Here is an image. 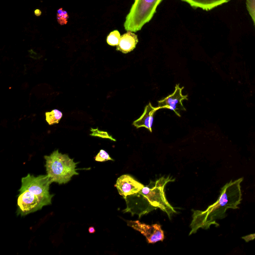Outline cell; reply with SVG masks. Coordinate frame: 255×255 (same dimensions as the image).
<instances>
[{
    "instance_id": "4fadbf2b",
    "label": "cell",
    "mask_w": 255,
    "mask_h": 255,
    "mask_svg": "<svg viewBox=\"0 0 255 255\" xmlns=\"http://www.w3.org/2000/svg\"><path fill=\"white\" fill-rule=\"evenodd\" d=\"M121 35L119 31L115 30L111 32L107 37V42L111 46H117L120 42Z\"/></svg>"
},
{
    "instance_id": "6da1fadb",
    "label": "cell",
    "mask_w": 255,
    "mask_h": 255,
    "mask_svg": "<svg viewBox=\"0 0 255 255\" xmlns=\"http://www.w3.org/2000/svg\"><path fill=\"white\" fill-rule=\"evenodd\" d=\"M243 180V178H240L226 184L222 188L217 201L205 211H193L189 235L200 228L207 229L212 225L218 226L216 220L225 218L227 209L238 208L242 200L241 183Z\"/></svg>"
},
{
    "instance_id": "ba28073f",
    "label": "cell",
    "mask_w": 255,
    "mask_h": 255,
    "mask_svg": "<svg viewBox=\"0 0 255 255\" xmlns=\"http://www.w3.org/2000/svg\"><path fill=\"white\" fill-rule=\"evenodd\" d=\"M115 186L119 193L124 198L138 193L144 186L142 184L128 174H124L119 177Z\"/></svg>"
},
{
    "instance_id": "e0dca14e",
    "label": "cell",
    "mask_w": 255,
    "mask_h": 255,
    "mask_svg": "<svg viewBox=\"0 0 255 255\" xmlns=\"http://www.w3.org/2000/svg\"><path fill=\"white\" fill-rule=\"evenodd\" d=\"M95 160L97 161H105L107 160H113L109 154L104 150L101 149L97 155L95 157Z\"/></svg>"
},
{
    "instance_id": "30bf717a",
    "label": "cell",
    "mask_w": 255,
    "mask_h": 255,
    "mask_svg": "<svg viewBox=\"0 0 255 255\" xmlns=\"http://www.w3.org/2000/svg\"><path fill=\"white\" fill-rule=\"evenodd\" d=\"M138 41L137 35L133 32L127 31L121 36L116 49L123 53H128L135 48Z\"/></svg>"
},
{
    "instance_id": "5b68a950",
    "label": "cell",
    "mask_w": 255,
    "mask_h": 255,
    "mask_svg": "<svg viewBox=\"0 0 255 255\" xmlns=\"http://www.w3.org/2000/svg\"><path fill=\"white\" fill-rule=\"evenodd\" d=\"M162 0H134L124 22L127 31L136 32L148 22Z\"/></svg>"
},
{
    "instance_id": "277c9868",
    "label": "cell",
    "mask_w": 255,
    "mask_h": 255,
    "mask_svg": "<svg viewBox=\"0 0 255 255\" xmlns=\"http://www.w3.org/2000/svg\"><path fill=\"white\" fill-rule=\"evenodd\" d=\"M44 158L47 173L52 182L65 184L73 176L79 174L76 172L77 163L67 154L60 153L58 150L54 151L50 155L44 156Z\"/></svg>"
},
{
    "instance_id": "8fae6325",
    "label": "cell",
    "mask_w": 255,
    "mask_h": 255,
    "mask_svg": "<svg viewBox=\"0 0 255 255\" xmlns=\"http://www.w3.org/2000/svg\"><path fill=\"white\" fill-rule=\"evenodd\" d=\"M194 8L210 10L218 6L228 2L230 0H181Z\"/></svg>"
},
{
    "instance_id": "7c38bea8",
    "label": "cell",
    "mask_w": 255,
    "mask_h": 255,
    "mask_svg": "<svg viewBox=\"0 0 255 255\" xmlns=\"http://www.w3.org/2000/svg\"><path fill=\"white\" fill-rule=\"evenodd\" d=\"M46 120L49 125L59 123L62 117V113L60 111L54 109L50 112L45 113Z\"/></svg>"
},
{
    "instance_id": "5bb4252c",
    "label": "cell",
    "mask_w": 255,
    "mask_h": 255,
    "mask_svg": "<svg viewBox=\"0 0 255 255\" xmlns=\"http://www.w3.org/2000/svg\"><path fill=\"white\" fill-rule=\"evenodd\" d=\"M246 6L255 26V0H246Z\"/></svg>"
},
{
    "instance_id": "3957f363",
    "label": "cell",
    "mask_w": 255,
    "mask_h": 255,
    "mask_svg": "<svg viewBox=\"0 0 255 255\" xmlns=\"http://www.w3.org/2000/svg\"><path fill=\"white\" fill-rule=\"evenodd\" d=\"M52 182L48 175L34 176L28 174L23 177L17 199L18 214L25 216L51 204L54 195L50 194L49 189Z\"/></svg>"
},
{
    "instance_id": "52a82bcc",
    "label": "cell",
    "mask_w": 255,
    "mask_h": 255,
    "mask_svg": "<svg viewBox=\"0 0 255 255\" xmlns=\"http://www.w3.org/2000/svg\"><path fill=\"white\" fill-rule=\"evenodd\" d=\"M183 88L184 87H180L179 84L176 85L172 94L158 101V107L160 109L166 108L173 111L177 116L180 117V111H186L182 104V101L188 100L187 95H182Z\"/></svg>"
},
{
    "instance_id": "9a60e30c",
    "label": "cell",
    "mask_w": 255,
    "mask_h": 255,
    "mask_svg": "<svg viewBox=\"0 0 255 255\" xmlns=\"http://www.w3.org/2000/svg\"><path fill=\"white\" fill-rule=\"evenodd\" d=\"M68 18V15L67 12L62 8H59L57 14V19L59 23L61 25L66 24Z\"/></svg>"
},
{
    "instance_id": "7a4b0ae2",
    "label": "cell",
    "mask_w": 255,
    "mask_h": 255,
    "mask_svg": "<svg viewBox=\"0 0 255 255\" xmlns=\"http://www.w3.org/2000/svg\"><path fill=\"white\" fill-rule=\"evenodd\" d=\"M174 179L170 176H163L150 183L137 193L128 196L125 199L127 207L124 212H129L133 216L137 215L139 218L142 215L159 208L170 218L171 214L176 213L167 201L164 189L166 184Z\"/></svg>"
},
{
    "instance_id": "2e32d148",
    "label": "cell",
    "mask_w": 255,
    "mask_h": 255,
    "mask_svg": "<svg viewBox=\"0 0 255 255\" xmlns=\"http://www.w3.org/2000/svg\"><path fill=\"white\" fill-rule=\"evenodd\" d=\"M91 131L92 132V133L90 134L91 135L99 136L102 138H109L112 140L116 141L115 139L106 131L100 130L98 128H91Z\"/></svg>"
},
{
    "instance_id": "d6986e66",
    "label": "cell",
    "mask_w": 255,
    "mask_h": 255,
    "mask_svg": "<svg viewBox=\"0 0 255 255\" xmlns=\"http://www.w3.org/2000/svg\"><path fill=\"white\" fill-rule=\"evenodd\" d=\"M89 232L90 233H94L95 232V229L93 227H90L89 228Z\"/></svg>"
},
{
    "instance_id": "8992f818",
    "label": "cell",
    "mask_w": 255,
    "mask_h": 255,
    "mask_svg": "<svg viewBox=\"0 0 255 255\" xmlns=\"http://www.w3.org/2000/svg\"><path fill=\"white\" fill-rule=\"evenodd\" d=\"M128 226L141 233L144 236L148 243L153 244L158 241H163L164 239V232L161 225L155 224L151 225L142 223L139 221H127Z\"/></svg>"
},
{
    "instance_id": "ac0fdd59",
    "label": "cell",
    "mask_w": 255,
    "mask_h": 255,
    "mask_svg": "<svg viewBox=\"0 0 255 255\" xmlns=\"http://www.w3.org/2000/svg\"><path fill=\"white\" fill-rule=\"evenodd\" d=\"M242 238L244 239L246 242H248L255 238V234L244 237Z\"/></svg>"
},
{
    "instance_id": "ffe728a7",
    "label": "cell",
    "mask_w": 255,
    "mask_h": 255,
    "mask_svg": "<svg viewBox=\"0 0 255 255\" xmlns=\"http://www.w3.org/2000/svg\"><path fill=\"white\" fill-rule=\"evenodd\" d=\"M35 14L36 16H39L41 14V11L39 9H36L35 10Z\"/></svg>"
},
{
    "instance_id": "9c48e42d",
    "label": "cell",
    "mask_w": 255,
    "mask_h": 255,
    "mask_svg": "<svg viewBox=\"0 0 255 255\" xmlns=\"http://www.w3.org/2000/svg\"><path fill=\"white\" fill-rule=\"evenodd\" d=\"M159 109L160 108L158 107H153L149 102L145 107L144 112L141 116L133 122V125L136 128L144 127L152 132L153 116Z\"/></svg>"
}]
</instances>
